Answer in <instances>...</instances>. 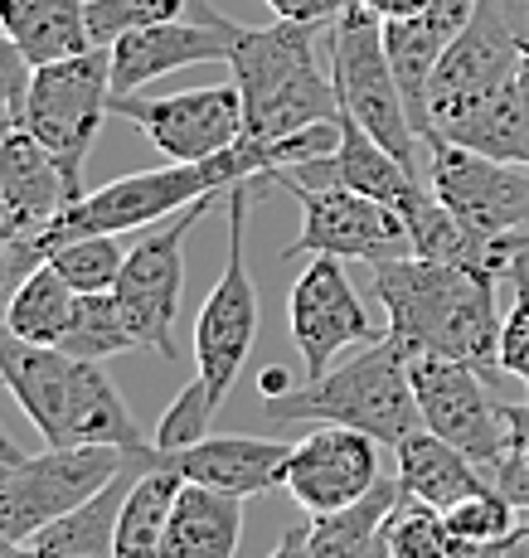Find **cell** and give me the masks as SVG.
<instances>
[{"instance_id":"cell-3","label":"cell","mask_w":529,"mask_h":558,"mask_svg":"<svg viewBox=\"0 0 529 558\" xmlns=\"http://www.w3.org/2000/svg\"><path fill=\"white\" fill-rule=\"evenodd\" d=\"M408 364L413 355L384 336L374 345H360L354 360L330 364L321 379H301L282 399H267L263 423H340L360 427L384 447H398L423 427Z\"/></svg>"},{"instance_id":"cell-48","label":"cell","mask_w":529,"mask_h":558,"mask_svg":"<svg viewBox=\"0 0 529 558\" xmlns=\"http://www.w3.org/2000/svg\"><path fill=\"white\" fill-rule=\"evenodd\" d=\"M0 471H5V461H0Z\"/></svg>"},{"instance_id":"cell-36","label":"cell","mask_w":529,"mask_h":558,"mask_svg":"<svg viewBox=\"0 0 529 558\" xmlns=\"http://www.w3.org/2000/svg\"><path fill=\"white\" fill-rule=\"evenodd\" d=\"M29 78H35V63L20 53L15 39L0 29V88L10 93V102H15V117H20V107H25V93H29Z\"/></svg>"},{"instance_id":"cell-37","label":"cell","mask_w":529,"mask_h":558,"mask_svg":"<svg viewBox=\"0 0 529 558\" xmlns=\"http://www.w3.org/2000/svg\"><path fill=\"white\" fill-rule=\"evenodd\" d=\"M350 0H267L277 20H316V25H330Z\"/></svg>"},{"instance_id":"cell-11","label":"cell","mask_w":529,"mask_h":558,"mask_svg":"<svg viewBox=\"0 0 529 558\" xmlns=\"http://www.w3.org/2000/svg\"><path fill=\"white\" fill-rule=\"evenodd\" d=\"M340 263L345 257L316 253L287 292V330L306 379H321L345 345H374V340L388 336V326L370 320V311H364L360 292L350 287V272Z\"/></svg>"},{"instance_id":"cell-41","label":"cell","mask_w":529,"mask_h":558,"mask_svg":"<svg viewBox=\"0 0 529 558\" xmlns=\"http://www.w3.org/2000/svg\"><path fill=\"white\" fill-rule=\"evenodd\" d=\"M267 558H316V554H311V530H306V524H301V530H287Z\"/></svg>"},{"instance_id":"cell-19","label":"cell","mask_w":529,"mask_h":558,"mask_svg":"<svg viewBox=\"0 0 529 558\" xmlns=\"http://www.w3.org/2000/svg\"><path fill=\"white\" fill-rule=\"evenodd\" d=\"M73 360L59 345H35L20 340L0 316V384L10 399L25 408V417L39 427L49 447H63V413H69V384H73Z\"/></svg>"},{"instance_id":"cell-15","label":"cell","mask_w":529,"mask_h":558,"mask_svg":"<svg viewBox=\"0 0 529 558\" xmlns=\"http://www.w3.org/2000/svg\"><path fill=\"white\" fill-rule=\"evenodd\" d=\"M380 447L370 433L360 427H340V423H321L311 437H301L291 447L287 461V481L282 490L297 500L306 514H330L345 510L354 500H364L380 486Z\"/></svg>"},{"instance_id":"cell-21","label":"cell","mask_w":529,"mask_h":558,"mask_svg":"<svg viewBox=\"0 0 529 558\" xmlns=\"http://www.w3.org/2000/svg\"><path fill=\"white\" fill-rule=\"evenodd\" d=\"M394 461H398V486L408 490V496L428 500V506L437 510H452L457 500L477 496V490L495 486L491 471L481 466V461H471L461 447H452L447 437L428 433V427H418V433H408L404 442L394 447Z\"/></svg>"},{"instance_id":"cell-39","label":"cell","mask_w":529,"mask_h":558,"mask_svg":"<svg viewBox=\"0 0 529 558\" xmlns=\"http://www.w3.org/2000/svg\"><path fill=\"white\" fill-rule=\"evenodd\" d=\"M485 5L501 15V25L510 29V39L529 53V0H485Z\"/></svg>"},{"instance_id":"cell-13","label":"cell","mask_w":529,"mask_h":558,"mask_svg":"<svg viewBox=\"0 0 529 558\" xmlns=\"http://www.w3.org/2000/svg\"><path fill=\"white\" fill-rule=\"evenodd\" d=\"M112 112H122L166 160H214L243 142L239 83H209V88L170 93V98L122 93L112 98Z\"/></svg>"},{"instance_id":"cell-16","label":"cell","mask_w":529,"mask_h":558,"mask_svg":"<svg viewBox=\"0 0 529 558\" xmlns=\"http://www.w3.org/2000/svg\"><path fill=\"white\" fill-rule=\"evenodd\" d=\"M239 29L243 25L200 5V20H166V25L122 35L107 49V59H112V93L117 98L122 93H142L146 83L166 78L176 69H190V63H229L233 45H239Z\"/></svg>"},{"instance_id":"cell-35","label":"cell","mask_w":529,"mask_h":558,"mask_svg":"<svg viewBox=\"0 0 529 558\" xmlns=\"http://www.w3.org/2000/svg\"><path fill=\"white\" fill-rule=\"evenodd\" d=\"M510 292V311L501 320V374H510L529 389V263L515 267Z\"/></svg>"},{"instance_id":"cell-26","label":"cell","mask_w":529,"mask_h":558,"mask_svg":"<svg viewBox=\"0 0 529 558\" xmlns=\"http://www.w3.org/2000/svg\"><path fill=\"white\" fill-rule=\"evenodd\" d=\"M136 466H142V461H132V466H127L112 486L97 490L88 506H79L73 514H63V520L45 524V530L29 539V544H35V554L39 558H112L117 510H122V496L132 490Z\"/></svg>"},{"instance_id":"cell-14","label":"cell","mask_w":529,"mask_h":558,"mask_svg":"<svg viewBox=\"0 0 529 558\" xmlns=\"http://www.w3.org/2000/svg\"><path fill=\"white\" fill-rule=\"evenodd\" d=\"M408 374H413V393L428 433L447 437L452 447H461L471 461L491 471L505 452V413L485 393V374L442 355H413Z\"/></svg>"},{"instance_id":"cell-4","label":"cell","mask_w":529,"mask_h":558,"mask_svg":"<svg viewBox=\"0 0 529 558\" xmlns=\"http://www.w3.org/2000/svg\"><path fill=\"white\" fill-rule=\"evenodd\" d=\"M112 98L117 93H112V59H107V49H83L73 59L39 63L35 78H29L20 126L35 142H45L49 156L59 160L73 204L88 195L83 166H88V151L97 146L107 112H112Z\"/></svg>"},{"instance_id":"cell-6","label":"cell","mask_w":529,"mask_h":558,"mask_svg":"<svg viewBox=\"0 0 529 558\" xmlns=\"http://www.w3.org/2000/svg\"><path fill=\"white\" fill-rule=\"evenodd\" d=\"M263 185H267V175H253L224 190L229 253H224V272L214 282V292L204 296L200 320H194V369H200L214 403L229 399V389L243 374L248 350L257 340V287H253V272H248L243 239H248V204H253V195Z\"/></svg>"},{"instance_id":"cell-45","label":"cell","mask_w":529,"mask_h":558,"mask_svg":"<svg viewBox=\"0 0 529 558\" xmlns=\"http://www.w3.org/2000/svg\"><path fill=\"white\" fill-rule=\"evenodd\" d=\"M10 126H20V117H15V102H10V93L0 88V132H10Z\"/></svg>"},{"instance_id":"cell-24","label":"cell","mask_w":529,"mask_h":558,"mask_svg":"<svg viewBox=\"0 0 529 558\" xmlns=\"http://www.w3.org/2000/svg\"><path fill=\"white\" fill-rule=\"evenodd\" d=\"M180 481L185 476L170 466L166 452L151 466H142V476L132 481V490L122 496V510H117L112 558H166V524L170 510H176Z\"/></svg>"},{"instance_id":"cell-5","label":"cell","mask_w":529,"mask_h":558,"mask_svg":"<svg viewBox=\"0 0 529 558\" xmlns=\"http://www.w3.org/2000/svg\"><path fill=\"white\" fill-rule=\"evenodd\" d=\"M330 83H336L340 112L354 117L384 151H394L418 175V146H423V136H418L413 117L404 107V93H398V78L388 69L384 20H374L360 0H350L330 20Z\"/></svg>"},{"instance_id":"cell-22","label":"cell","mask_w":529,"mask_h":558,"mask_svg":"<svg viewBox=\"0 0 529 558\" xmlns=\"http://www.w3.org/2000/svg\"><path fill=\"white\" fill-rule=\"evenodd\" d=\"M243 539V496L180 481L166 524V558H233Z\"/></svg>"},{"instance_id":"cell-23","label":"cell","mask_w":529,"mask_h":558,"mask_svg":"<svg viewBox=\"0 0 529 558\" xmlns=\"http://www.w3.org/2000/svg\"><path fill=\"white\" fill-rule=\"evenodd\" d=\"M0 29L15 39L35 69L93 49L88 0H0Z\"/></svg>"},{"instance_id":"cell-33","label":"cell","mask_w":529,"mask_h":558,"mask_svg":"<svg viewBox=\"0 0 529 558\" xmlns=\"http://www.w3.org/2000/svg\"><path fill=\"white\" fill-rule=\"evenodd\" d=\"M185 5L190 0H88V39L93 49H112L122 35L180 20Z\"/></svg>"},{"instance_id":"cell-29","label":"cell","mask_w":529,"mask_h":558,"mask_svg":"<svg viewBox=\"0 0 529 558\" xmlns=\"http://www.w3.org/2000/svg\"><path fill=\"white\" fill-rule=\"evenodd\" d=\"M380 558H457L447 514L398 486L394 506L380 524Z\"/></svg>"},{"instance_id":"cell-43","label":"cell","mask_w":529,"mask_h":558,"mask_svg":"<svg viewBox=\"0 0 529 558\" xmlns=\"http://www.w3.org/2000/svg\"><path fill=\"white\" fill-rule=\"evenodd\" d=\"M0 558H39V554H35L29 539H10V534H0Z\"/></svg>"},{"instance_id":"cell-44","label":"cell","mask_w":529,"mask_h":558,"mask_svg":"<svg viewBox=\"0 0 529 558\" xmlns=\"http://www.w3.org/2000/svg\"><path fill=\"white\" fill-rule=\"evenodd\" d=\"M457 558H510V544H471Z\"/></svg>"},{"instance_id":"cell-20","label":"cell","mask_w":529,"mask_h":558,"mask_svg":"<svg viewBox=\"0 0 529 558\" xmlns=\"http://www.w3.org/2000/svg\"><path fill=\"white\" fill-rule=\"evenodd\" d=\"M63 447H122L132 457H146L156 442L136 433V417L117 393L103 360H79L69 384V413H63Z\"/></svg>"},{"instance_id":"cell-47","label":"cell","mask_w":529,"mask_h":558,"mask_svg":"<svg viewBox=\"0 0 529 558\" xmlns=\"http://www.w3.org/2000/svg\"><path fill=\"white\" fill-rule=\"evenodd\" d=\"M20 457H25V452L15 447V437H10L5 427H0V461H20Z\"/></svg>"},{"instance_id":"cell-2","label":"cell","mask_w":529,"mask_h":558,"mask_svg":"<svg viewBox=\"0 0 529 558\" xmlns=\"http://www.w3.org/2000/svg\"><path fill=\"white\" fill-rule=\"evenodd\" d=\"M326 29L330 25H316V20H277V25L239 29L229 69L243 93L248 142H282L301 126L340 117L336 83L316 53V35Z\"/></svg>"},{"instance_id":"cell-40","label":"cell","mask_w":529,"mask_h":558,"mask_svg":"<svg viewBox=\"0 0 529 558\" xmlns=\"http://www.w3.org/2000/svg\"><path fill=\"white\" fill-rule=\"evenodd\" d=\"M374 20H413V15H428L433 0H360Z\"/></svg>"},{"instance_id":"cell-8","label":"cell","mask_w":529,"mask_h":558,"mask_svg":"<svg viewBox=\"0 0 529 558\" xmlns=\"http://www.w3.org/2000/svg\"><path fill=\"white\" fill-rule=\"evenodd\" d=\"M267 185L291 190V199L301 204V233L282 248V257H345V263H388V257H408L413 239H408V223L394 204L360 195V190L340 185H306V180H291L267 170Z\"/></svg>"},{"instance_id":"cell-31","label":"cell","mask_w":529,"mask_h":558,"mask_svg":"<svg viewBox=\"0 0 529 558\" xmlns=\"http://www.w3.org/2000/svg\"><path fill=\"white\" fill-rule=\"evenodd\" d=\"M442 514H447V530H452V539H457V554L471 549V544H515V534H520V524H525L520 506H515L501 486H485Z\"/></svg>"},{"instance_id":"cell-12","label":"cell","mask_w":529,"mask_h":558,"mask_svg":"<svg viewBox=\"0 0 529 558\" xmlns=\"http://www.w3.org/2000/svg\"><path fill=\"white\" fill-rule=\"evenodd\" d=\"M520 63H525V49L510 39L501 15L485 0H477V15L447 45V53H442L433 69V83H428V122H433V136L457 126L461 117H471L491 98H501L515 83Z\"/></svg>"},{"instance_id":"cell-25","label":"cell","mask_w":529,"mask_h":558,"mask_svg":"<svg viewBox=\"0 0 529 558\" xmlns=\"http://www.w3.org/2000/svg\"><path fill=\"white\" fill-rule=\"evenodd\" d=\"M452 29L433 15H413V20H384V53L388 69L398 78V93H404V107L413 117L418 136H433V122H428V83H433L437 59L452 45Z\"/></svg>"},{"instance_id":"cell-1","label":"cell","mask_w":529,"mask_h":558,"mask_svg":"<svg viewBox=\"0 0 529 558\" xmlns=\"http://www.w3.org/2000/svg\"><path fill=\"white\" fill-rule=\"evenodd\" d=\"M374 296L388 316V340L408 355L461 360L485 379L501 374L505 316L495 311V277L408 253L374 263Z\"/></svg>"},{"instance_id":"cell-10","label":"cell","mask_w":529,"mask_h":558,"mask_svg":"<svg viewBox=\"0 0 529 558\" xmlns=\"http://www.w3.org/2000/svg\"><path fill=\"white\" fill-rule=\"evenodd\" d=\"M428 185L467 229L501 239L529 229V166L481 156L447 136H428Z\"/></svg>"},{"instance_id":"cell-30","label":"cell","mask_w":529,"mask_h":558,"mask_svg":"<svg viewBox=\"0 0 529 558\" xmlns=\"http://www.w3.org/2000/svg\"><path fill=\"white\" fill-rule=\"evenodd\" d=\"M73 360H112V355H127L136 350L132 330L122 320V306H117L112 292H79V306H73V326L63 336V345Z\"/></svg>"},{"instance_id":"cell-42","label":"cell","mask_w":529,"mask_h":558,"mask_svg":"<svg viewBox=\"0 0 529 558\" xmlns=\"http://www.w3.org/2000/svg\"><path fill=\"white\" fill-rule=\"evenodd\" d=\"M257 389H263V399H282V393H291L297 384H291V374L282 364H267V369L257 374Z\"/></svg>"},{"instance_id":"cell-32","label":"cell","mask_w":529,"mask_h":558,"mask_svg":"<svg viewBox=\"0 0 529 558\" xmlns=\"http://www.w3.org/2000/svg\"><path fill=\"white\" fill-rule=\"evenodd\" d=\"M49 263L73 292H112L127 248L117 243V233H83V239H63L59 248H49Z\"/></svg>"},{"instance_id":"cell-7","label":"cell","mask_w":529,"mask_h":558,"mask_svg":"<svg viewBox=\"0 0 529 558\" xmlns=\"http://www.w3.org/2000/svg\"><path fill=\"white\" fill-rule=\"evenodd\" d=\"M132 461L136 457L122 447H49L39 457L5 461V471H0V534L35 539L45 524L88 506Z\"/></svg>"},{"instance_id":"cell-9","label":"cell","mask_w":529,"mask_h":558,"mask_svg":"<svg viewBox=\"0 0 529 558\" xmlns=\"http://www.w3.org/2000/svg\"><path fill=\"white\" fill-rule=\"evenodd\" d=\"M209 209L214 199L190 204V209L151 223L142 239L127 248L112 296L122 306V320L132 330L136 350L176 360V316H180V292H185V239Z\"/></svg>"},{"instance_id":"cell-28","label":"cell","mask_w":529,"mask_h":558,"mask_svg":"<svg viewBox=\"0 0 529 558\" xmlns=\"http://www.w3.org/2000/svg\"><path fill=\"white\" fill-rule=\"evenodd\" d=\"M398 496V476L380 481L364 500L330 514H311V554L316 558H380V524Z\"/></svg>"},{"instance_id":"cell-46","label":"cell","mask_w":529,"mask_h":558,"mask_svg":"<svg viewBox=\"0 0 529 558\" xmlns=\"http://www.w3.org/2000/svg\"><path fill=\"white\" fill-rule=\"evenodd\" d=\"M510 558H529V510H525L520 534H515V544H510Z\"/></svg>"},{"instance_id":"cell-17","label":"cell","mask_w":529,"mask_h":558,"mask_svg":"<svg viewBox=\"0 0 529 558\" xmlns=\"http://www.w3.org/2000/svg\"><path fill=\"white\" fill-rule=\"evenodd\" d=\"M69 185H63L59 160L49 156L45 142L25 132V126H10L0 132V209H5L10 229L20 239H35L69 209ZM45 257V253H39Z\"/></svg>"},{"instance_id":"cell-38","label":"cell","mask_w":529,"mask_h":558,"mask_svg":"<svg viewBox=\"0 0 529 558\" xmlns=\"http://www.w3.org/2000/svg\"><path fill=\"white\" fill-rule=\"evenodd\" d=\"M515 160L529 166V53L520 63V78H515Z\"/></svg>"},{"instance_id":"cell-18","label":"cell","mask_w":529,"mask_h":558,"mask_svg":"<svg viewBox=\"0 0 529 558\" xmlns=\"http://www.w3.org/2000/svg\"><path fill=\"white\" fill-rule=\"evenodd\" d=\"M297 442H277V437H204V442L185 447V452H166L170 466L185 481L200 486L229 490V496H267V490H282L287 481V461Z\"/></svg>"},{"instance_id":"cell-27","label":"cell","mask_w":529,"mask_h":558,"mask_svg":"<svg viewBox=\"0 0 529 558\" xmlns=\"http://www.w3.org/2000/svg\"><path fill=\"white\" fill-rule=\"evenodd\" d=\"M73 306H79V292L59 277V267L39 263L25 282L10 292L5 302V326L15 330L20 340H35V345H63L73 326Z\"/></svg>"},{"instance_id":"cell-34","label":"cell","mask_w":529,"mask_h":558,"mask_svg":"<svg viewBox=\"0 0 529 558\" xmlns=\"http://www.w3.org/2000/svg\"><path fill=\"white\" fill-rule=\"evenodd\" d=\"M214 413H219V403L209 399L204 379L194 374L185 389L170 399L166 413H160V423H156V447H160V452H185V447L204 442V437H209Z\"/></svg>"}]
</instances>
